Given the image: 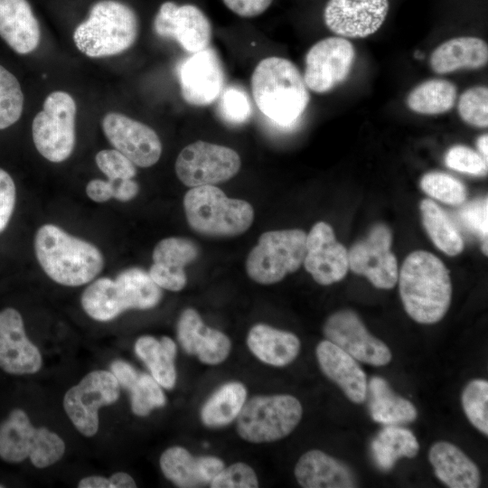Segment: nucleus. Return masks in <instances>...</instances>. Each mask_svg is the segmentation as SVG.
I'll list each match as a JSON object with an SVG mask.
<instances>
[{"label": "nucleus", "mask_w": 488, "mask_h": 488, "mask_svg": "<svg viewBox=\"0 0 488 488\" xmlns=\"http://www.w3.org/2000/svg\"><path fill=\"white\" fill-rule=\"evenodd\" d=\"M369 409L372 419L384 425H400L414 421L418 417L415 406L398 396L381 377H372L367 386Z\"/></svg>", "instance_id": "32"}, {"label": "nucleus", "mask_w": 488, "mask_h": 488, "mask_svg": "<svg viewBox=\"0 0 488 488\" xmlns=\"http://www.w3.org/2000/svg\"><path fill=\"white\" fill-rule=\"evenodd\" d=\"M42 363L39 349L25 333L21 314L12 307L0 311V368L14 375L34 374Z\"/></svg>", "instance_id": "21"}, {"label": "nucleus", "mask_w": 488, "mask_h": 488, "mask_svg": "<svg viewBox=\"0 0 488 488\" xmlns=\"http://www.w3.org/2000/svg\"><path fill=\"white\" fill-rule=\"evenodd\" d=\"M305 242L306 233L298 229L262 233L246 260L249 277L262 285L279 282L303 264Z\"/></svg>", "instance_id": "9"}, {"label": "nucleus", "mask_w": 488, "mask_h": 488, "mask_svg": "<svg viewBox=\"0 0 488 488\" xmlns=\"http://www.w3.org/2000/svg\"><path fill=\"white\" fill-rule=\"evenodd\" d=\"M77 107L64 91L49 94L42 110L33 118L32 133L37 151L47 160L60 163L70 157L75 145Z\"/></svg>", "instance_id": "10"}, {"label": "nucleus", "mask_w": 488, "mask_h": 488, "mask_svg": "<svg viewBox=\"0 0 488 488\" xmlns=\"http://www.w3.org/2000/svg\"><path fill=\"white\" fill-rule=\"evenodd\" d=\"M247 398L245 386L237 381L227 382L217 389L201 409V419L209 427H221L236 419Z\"/></svg>", "instance_id": "35"}, {"label": "nucleus", "mask_w": 488, "mask_h": 488, "mask_svg": "<svg viewBox=\"0 0 488 488\" xmlns=\"http://www.w3.org/2000/svg\"><path fill=\"white\" fill-rule=\"evenodd\" d=\"M420 187L429 196L452 205L463 203L467 196L466 189L460 181L441 172L426 174L421 178Z\"/></svg>", "instance_id": "40"}, {"label": "nucleus", "mask_w": 488, "mask_h": 488, "mask_svg": "<svg viewBox=\"0 0 488 488\" xmlns=\"http://www.w3.org/2000/svg\"><path fill=\"white\" fill-rule=\"evenodd\" d=\"M295 476L305 488L357 486L356 477L348 465L315 449L301 455L295 467Z\"/></svg>", "instance_id": "26"}, {"label": "nucleus", "mask_w": 488, "mask_h": 488, "mask_svg": "<svg viewBox=\"0 0 488 488\" xmlns=\"http://www.w3.org/2000/svg\"><path fill=\"white\" fill-rule=\"evenodd\" d=\"M79 488H112L108 478L98 475L88 476L82 478L79 484Z\"/></svg>", "instance_id": "51"}, {"label": "nucleus", "mask_w": 488, "mask_h": 488, "mask_svg": "<svg viewBox=\"0 0 488 488\" xmlns=\"http://www.w3.org/2000/svg\"><path fill=\"white\" fill-rule=\"evenodd\" d=\"M113 198L120 202H128L134 199L139 191L137 183L133 179H125L118 182H114Z\"/></svg>", "instance_id": "50"}, {"label": "nucleus", "mask_w": 488, "mask_h": 488, "mask_svg": "<svg viewBox=\"0 0 488 488\" xmlns=\"http://www.w3.org/2000/svg\"><path fill=\"white\" fill-rule=\"evenodd\" d=\"M34 250L45 274L67 286L90 282L104 267L103 255L97 247L53 224L42 225L37 230Z\"/></svg>", "instance_id": "3"}, {"label": "nucleus", "mask_w": 488, "mask_h": 488, "mask_svg": "<svg viewBox=\"0 0 488 488\" xmlns=\"http://www.w3.org/2000/svg\"><path fill=\"white\" fill-rule=\"evenodd\" d=\"M23 108V94L17 79L0 65V129L14 125Z\"/></svg>", "instance_id": "38"}, {"label": "nucleus", "mask_w": 488, "mask_h": 488, "mask_svg": "<svg viewBox=\"0 0 488 488\" xmlns=\"http://www.w3.org/2000/svg\"><path fill=\"white\" fill-rule=\"evenodd\" d=\"M488 202L487 198L474 201L460 211L463 222L474 232L478 233L487 241L488 233Z\"/></svg>", "instance_id": "46"}, {"label": "nucleus", "mask_w": 488, "mask_h": 488, "mask_svg": "<svg viewBox=\"0 0 488 488\" xmlns=\"http://www.w3.org/2000/svg\"><path fill=\"white\" fill-rule=\"evenodd\" d=\"M240 165V157L233 149L196 141L179 153L175 173L186 186L214 185L235 176Z\"/></svg>", "instance_id": "11"}, {"label": "nucleus", "mask_w": 488, "mask_h": 488, "mask_svg": "<svg viewBox=\"0 0 488 488\" xmlns=\"http://www.w3.org/2000/svg\"><path fill=\"white\" fill-rule=\"evenodd\" d=\"M399 286L405 311L418 323H437L449 308L452 286L448 270L427 251L418 250L406 258Z\"/></svg>", "instance_id": "2"}, {"label": "nucleus", "mask_w": 488, "mask_h": 488, "mask_svg": "<svg viewBox=\"0 0 488 488\" xmlns=\"http://www.w3.org/2000/svg\"><path fill=\"white\" fill-rule=\"evenodd\" d=\"M458 114L468 125L477 127L488 126V89L474 86L467 89L459 98Z\"/></svg>", "instance_id": "41"}, {"label": "nucleus", "mask_w": 488, "mask_h": 488, "mask_svg": "<svg viewBox=\"0 0 488 488\" xmlns=\"http://www.w3.org/2000/svg\"><path fill=\"white\" fill-rule=\"evenodd\" d=\"M247 344L258 360L275 367L291 363L300 351L296 335L263 324H255L249 330Z\"/></svg>", "instance_id": "30"}, {"label": "nucleus", "mask_w": 488, "mask_h": 488, "mask_svg": "<svg viewBox=\"0 0 488 488\" xmlns=\"http://www.w3.org/2000/svg\"><path fill=\"white\" fill-rule=\"evenodd\" d=\"M16 199L15 184L11 175L0 168V233L7 227Z\"/></svg>", "instance_id": "47"}, {"label": "nucleus", "mask_w": 488, "mask_h": 488, "mask_svg": "<svg viewBox=\"0 0 488 488\" xmlns=\"http://www.w3.org/2000/svg\"><path fill=\"white\" fill-rule=\"evenodd\" d=\"M352 43L341 36L327 37L306 52L304 81L314 92L325 93L348 78L355 61Z\"/></svg>", "instance_id": "13"}, {"label": "nucleus", "mask_w": 488, "mask_h": 488, "mask_svg": "<svg viewBox=\"0 0 488 488\" xmlns=\"http://www.w3.org/2000/svg\"><path fill=\"white\" fill-rule=\"evenodd\" d=\"M183 209L190 227L210 237L240 235L254 220V210L248 202L229 198L214 185L192 187L184 195Z\"/></svg>", "instance_id": "6"}, {"label": "nucleus", "mask_w": 488, "mask_h": 488, "mask_svg": "<svg viewBox=\"0 0 488 488\" xmlns=\"http://www.w3.org/2000/svg\"><path fill=\"white\" fill-rule=\"evenodd\" d=\"M95 159L99 170L111 182L133 179L136 174V165L116 149L101 150Z\"/></svg>", "instance_id": "43"}, {"label": "nucleus", "mask_w": 488, "mask_h": 488, "mask_svg": "<svg viewBox=\"0 0 488 488\" xmlns=\"http://www.w3.org/2000/svg\"><path fill=\"white\" fill-rule=\"evenodd\" d=\"M388 0H328L324 9L326 27L343 38H366L383 24Z\"/></svg>", "instance_id": "19"}, {"label": "nucleus", "mask_w": 488, "mask_h": 488, "mask_svg": "<svg viewBox=\"0 0 488 488\" xmlns=\"http://www.w3.org/2000/svg\"><path fill=\"white\" fill-rule=\"evenodd\" d=\"M302 414V405L294 396H255L240 410L237 430L248 442H273L288 436L298 425Z\"/></svg>", "instance_id": "8"}, {"label": "nucleus", "mask_w": 488, "mask_h": 488, "mask_svg": "<svg viewBox=\"0 0 488 488\" xmlns=\"http://www.w3.org/2000/svg\"><path fill=\"white\" fill-rule=\"evenodd\" d=\"M456 86L444 79H431L416 86L408 95L407 106L422 115H439L449 111L455 103Z\"/></svg>", "instance_id": "36"}, {"label": "nucleus", "mask_w": 488, "mask_h": 488, "mask_svg": "<svg viewBox=\"0 0 488 488\" xmlns=\"http://www.w3.org/2000/svg\"><path fill=\"white\" fill-rule=\"evenodd\" d=\"M177 340L183 351L196 355L205 364L216 365L226 360L230 340L222 332L204 324L192 308L184 309L177 323Z\"/></svg>", "instance_id": "22"}, {"label": "nucleus", "mask_w": 488, "mask_h": 488, "mask_svg": "<svg viewBox=\"0 0 488 488\" xmlns=\"http://www.w3.org/2000/svg\"><path fill=\"white\" fill-rule=\"evenodd\" d=\"M162 298V290L148 272L129 267L115 279L101 277L82 293L81 305L91 318L106 322L128 309L145 310L155 307Z\"/></svg>", "instance_id": "4"}, {"label": "nucleus", "mask_w": 488, "mask_h": 488, "mask_svg": "<svg viewBox=\"0 0 488 488\" xmlns=\"http://www.w3.org/2000/svg\"><path fill=\"white\" fill-rule=\"evenodd\" d=\"M218 109L223 121L230 125L243 124L252 114L248 94L238 87H228L221 91Z\"/></svg>", "instance_id": "42"}, {"label": "nucleus", "mask_w": 488, "mask_h": 488, "mask_svg": "<svg viewBox=\"0 0 488 488\" xmlns=\"http://www.w3.org/2000/svg\"><path fill=\"white\" fill-rule=\"evenodd\" d=\"M199 253L197 244L189 239H163L154 249L153 264L148 274L159 287L180 291L187 282L184 267L194 261Z\"/></svg>", "instance_id": "23"}, {"label": "nucleus", "mask_w": 488, "mask_h": 488, "mask_svg": "<svg viewBox=\"0 0 488 488\" xmlns=\"http://www.w3.org/2000/svg\"><path fill=\"white\" fill-rule=\"evenodd\" d=\"M0 36L19 54L37 48L40 26L27 0H0Z\"/></svg>", "instance_id": "27"}, {"label": "nucleus", "mask_w": 488, "mask_h": 488, "mask_svg": "<svg viewBox=\"0 0 488 488\" xmlns=\"http://www.w3.org/2000/svg\"><path fill=\"white\" fill-rule=\"evenodd\" d=\"M316 358L324 374L336 383L346 397L360 404L367 398V377L357 361L328 340L316 346Z\"/></svg>", "instance_id": "24"}, {"label": "nucleus", "mask_w": 488, "mask_h": 488, "mask_svg": "<svg viewBox=\"0 0 488 488\" xmlns=\"http://www.w3.org/2000/svg\"><path fill=\"white\" fill-rule=\"evenodd\" d=\"M371 450L376 465L382 471H388L399 458L415 457L419 445L409 429L389 425L373 438Z\"/></svg>", "instance_id": "34"}, {"label": "nucleus", "mask_w": 488, "mask_h": 488, "mask_svg": "<svg viewBox=\"0 0 488 488\" xmlns=\"http://www.w3.org/2000/svg\"><path fill=\"white\" fill-rule=\"evenodd\" d=\"M390 246L389 227L382 223L374 225L367 237L348 251L349 268L366 277L378 288H392L398 281V265Z\"/></svg>", "instance_id": "14"}, {"label": "nucleus", "mask_w": 488, "mask_h": 488, "mask_svg": "<svg viewBox=\"0 0 488 488\" xmlns=\"http://www.w3.org/2000/svg\"><path fill=\"white\" fill-rule=\"evenodd\" d=\"M476 145L479 150V154L483 156V158L487 162L488 159V136L487 134L482 135L479 136L476 142Z\"/></svg>", "instance_id": "53"}, {"label": "nucleus", "mask_w": 488, "mask_h": 488, "mask_svg": "<svg viewBox=\"0 0 488 488\" xmlns=\"http://www.w3.org/2000/svg\"><path fill=\"white\" fill-rule=\"evenodd\" d=\"M251 92L260 112L282 128L293 127L310 101L297 67L277 56L258 63L251 76Z\"/></svg>", "instance_id": "1"}, {"label": "nucleus", "mask_w": 488, "mask_h": 488, "mask_svg": "<svg viewBox=\"0 0 488 488\" xmlns=\"http://www.w3.org/2000/svg\"><path fill=\"white\" fill-rule=\"evenodd\" d=\"M115 184L109 180L93 179L86 186V193L96 202H105L113 198Z\"/></svg>", "instance_id": "49"}, {"label": "nucleus", "mask_w": 488, "mask_h": 488, "mask_svg": "<svg viewBox=\"0 0 488 488\" xmlns=\"http://www.w3.org/2000/svg\"><path fill=\"white\" fill-rule=\"evenodd\" d=\"M428 459L436 477L450 488H477L481 476L477 465L457 446L446 442L435 443Z\"/></svg>", "instance_id": "28"}, {"label": "nucleus", "mask_w": 488, "mask_h": 488, "mask_svg": "<svg viewBox=\"0 0 488 488\" xmlns=\"http://www.w3.org/2000/svg\"><path fill=\"white\" fill-rule=\"evenodd\" d=\"M488 61V45L481 38L463 36L449 39L438 45L430 56V66L437 74L458 70H477Z\"/></svg>", "instance_id": "29"}, {"label": "nucleus", "mask_w": 488, "mask_h": 488, "mask_svg": "<svg viewBox=\"0 0 488 488\" xmlns=\"http://www.w3.org/2000/svg\"><path fill=\"white\" fill-rule=\"evenodd\" d=\"M4 487H5V486L4 484L0 483V488H4Z\"/></svg>", "instance_id": "54"}, {"label": "nucleus", "mask_w": 488, "mask_h": 488, "mask_svg": "<svg viewBox=\"0 0 488 488\" xmlns=\"http://www.w3.org/2000/svg\"><path fill=\"white\" fill-rule=\"evenodd\" d=\"M324 334L358 361L384 366L391 360L389 347L371 335L351 310H341L329 316L324 325Z\"/></svg>", "instance_id": "15"}, {"label": "nucleus", "mask_w": 488, "mask_h": 488, "mask_svg": "<svg viewBox=\"0 0 488 488\" xmlns=\"http://www.w3.org/2000/svg\"><path fill=\"white\" fill-rule=\"evenodd\" d=\"M303 264L320 285L328 286L345 277L349 269L348 251L336 240L332 227L326 222L315 223L306 234Z\"/></svg>", "instance_id": "20"}, {"label": "nucleus", "mask_w": 488, "mask_h": 488, "mask_svg": "<svg viewBox=\"0 0 488 488\" xmlns=\"http://www.w3.org/2000/svg\"><path fill=\"white\" fill-rule=\"evenodd\" d=\"M462 406L468 420L480 432L488 435V382L470 381L462 393Z\"/></svg>", "instance_id": "39"}, {"label": "nucleus", "mask_w": 488, "mask_h": 488, "mask_svg": "<svg viewBox=\"0 0 488 488\" xmlns=\"http://www.w3.org/2000/svg\"><path fill=\"white\" fill-rule=\"evenodd\" d=\"M154 29L157 35L174 39L190 53L209 47L212 34L211 24L200 8L193 5H177L171 1L161 5Z\"/></svg>", "instance_id": "16"}, {"label": "nucleus", "mask_w": 488, "mask_h": 488, "mask_svg": "<svg viewBox=\"0 0 488 488\" xmlns=\"http://www.w3.org/2000/svg\"><path fill=\"white\" fill-rule=\"evenodd\" d=\"M112 488H133L136 487V482L131 475L127 473L117 472L109 478Z\"/></svg>", "instance_id": "52"}, {"label": "nucleus", "mask_w": 488, "mask_h": 488, "mask_svg": "<svg viewBox=\"0 0 488 488\" xmlns=\"http://www.w3.org/2000/svg\"><path fill=\"white\" fill-rule=\"evenodd\" d=\"M110 371L119 385L129 390L131 409L135 415L145 417L154 408L164 406L165 395L152 375L139 372L130 363L122 360L113 361Z\"/></svg>", "instance_id": "31"}, {"label": "nucleus", "mask_w": 488, "mask_h": 488, "mask_svg": "<svg viewBox=\"0 0 488 488\" xmlns=\"http://www.w3.org/2000/svg\"><path fill=\"white\" fill-rule=\"evenodd\" d=\"M177 347L167 336L156 339L150 335L139 337L135 343V352L149 369L157 383L172 389L176 382L174 358Z\"/></svg>", "instance_id": "33"}, {"label": "nucleus", "mask_w": 488, "mask_h": 488, "mask_svg": "<svg viewBox=\"0 0 488 488\" xmlns=\"http://www.w3.org/2000/svg\"><path fill=\"white\" fill-rule=\"evenodd\" d=\"M159 462L164 475L182 488L210 484L225 467L223 461L218 457L193 456L182 446L167 448Z\"/></svg>", "instance_id": "25"}, {"label": "nucleus", "mask_w": 488, "mask_h": 488, "mask_svg": "<svg viewBox=\"0 0 488 488\" xmlns=\"http://www.w3.org/2000/svg\"><path fill=\"white\" fill-rule=\"evenodd\" d=\"M138 20L128 5L116 0H100L73 33L77 49L90 58L116 55L136 42Z\"/></svg>", "instance_id": "5"}, {"label": "nucleus", "mask_w": 488, "mask_h": 488, "mask_svg": "<svg viewBox=\"0 0 488 488\" xmlns=\"http://www.w3.org/2000/svg\"><path fill=\"white\" fill-rule=\"evenodd\" d=\"M102 128L115 149L135 165L145 168L158 162L162 144L150 127L123 114L110 112L104 117Z\"/></svg>", "instance_id": "18"}, {"label": "nucleus", "mask_w": 488, "mask_h": 488, "mask_svg": "<svg viewBox=\"0 0 488 488\" xmlns=\"http://www.w3.org/2000/svg\"><path fill=\"white\" fill-rule=\"evenodd\" d=\"M234 14L241 17H254L264 13L273 0H222Z\"/></svg>", "instance_id": "48"}, {"label": "nucleus", "mask_w": 488, "mask_h": 488, "mask_svg": "<svg viewBox=\"0 0 488 488\" xmlns=\"http://www.w3.org/2000/svg\"><path fill=\"white\" fill-rule=\"evenodd\" d=\"M181 94L191 106L211 104L221 93L224 70L216 51L205 48L184 59L177 69Z\"/></svg>", "instance_id": "17"}, {"label": "nucleus", "mask_w": 488, "mask_h": 488, "mask_svg": "<svg viewBox=\"0 0 488 488\" xmlns=\"http://www.w3.org/2000/svg\"><path fill=\"white\" fill-rule=\"evenodd\" d=\"M65 443L45 427H34L26 412L14 408L0 423V458L18 464L29 458L37 468L57 463L64 455Z\"/></svg>", "instance_id": "7"}, {"label": "nucleus", "mask_w": 488, "mask_h": 488, "mask_svg": "<svg viewBox=\"0 0 488 488\" xmlns=\"http://www.w3.org/2000/svg\"><path fill=\"white\" fill-rule=\"evenodd\" d=\"M420 211L424 227L433 243L449 256L461 253L464 240L446 212L429 199L421 202Z\"/></svg>", "instance_id": "37"}, {"label": "nucleus", "mask_w": 488, "mask_h": 488, "mask_svg": "<svg viewBox=\"0 0 488 488\" xmlns=\"http://www.w3.org/2000/svg\"><path fill=\"white\" fill-rule=\"evenodd\" d=\"M211 488H257L254 470L244 463H235L223 468L210 483Z\"/></svg>", "instance_id": "45"}, {"label": "nucleus", "mask_w": 488, "mask_h": 488, "mask_svg": "<svg viewBox=\"0 0 488 488\" xmlns=\"http://www.w3.org/2000/svg\"><path fill=\"white\" fill-rule=\"evenodd\" d=\"M119 386L111 371L99 370L88 373L66 392L64 410L80 434L93 436L98 432V411L118 399Z\"/></svg>", "instance_id": "12"}, {"label": "nucleus", "mask_w": 488, "mask_h": 488, "mask_svg": "<svg viewBox=\"0 0 488 488\" xmlns=\"http://www.w3.org/2000/svg\"><path fill=\"white\" fill-rule=\"evenodd\" d=\"M446 164L454 170L474 175H483L487 172V162L472 148L456 145L449 148L445 157Z\"/></svg>", "instance_id": "44"}]
</instances>
